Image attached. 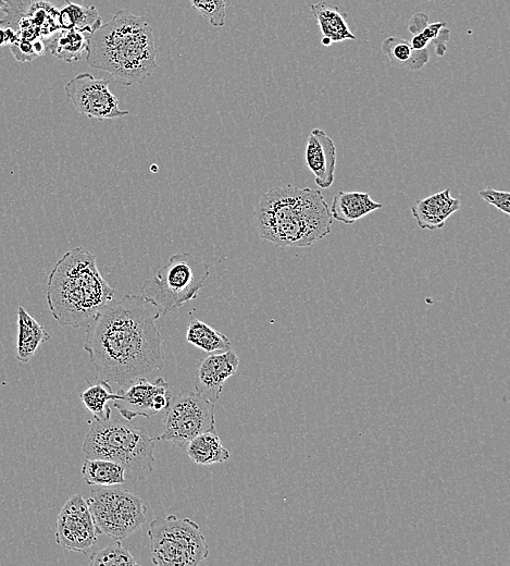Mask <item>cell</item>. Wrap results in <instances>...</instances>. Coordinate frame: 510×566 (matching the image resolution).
<instances>
[{
    "mask_svg": "<svg viewBox=\"0 0 510 566\" xmlns=\"http://www.w3.org/2000/svg\"><path fill=\"white\" fill-rule=\"evenodd\" d=\"M187 455L198 465H212L226 462L229 458L228 450L223 445L216 431H204L186 445Z\"/></svg>",
    "mask_w": 510,
    "mask_h": 566,
    "instance_id": "cell-20",
    "label": "cell"
},
{
    "mask_svg": "<svg viewBox=\"0 0 510 566\" xmlns=\"http://www.w3.org/2000/svg\"><path fill=\"white\" fill-rule=\"evenodd\" d=\"M82 475L89 485L112 487L126 482L125 469L117 463L104 458H85Z\"/></svg>",
    "mask_w": 510,
    "mask_h": 566,
    "instance_id": "cell-23",
    "label": "cell"
},
{
    "mask_svg": "<svg viewBox=\"0 0 510 566\" xmlns=\"http://www.w3.org/2000/svg\"><path fill=\"white\" fill-rule=\"evenodd\" d=\"M167 389V382L161 377L153 381L138 378L119 389L121 397L113 401L114 407L128 421L138 416L150 418L167 408L171 401Z\"/></svg>",
    "mask_w": 510,
    "mask_h": 566,
    "instance_id": "cell-13",
    "label": "cell"
},
{
    "mask_svg": "<svg viewBox=\"0 0 510 566\" xmlns=\"http://www.w3.org/2000/svg\"><path fill=\"white\" fill-rule=\"evenodd\" d=\"M99 534L86 500L82 494L72 495L58 514L55 542L65 550L87 554Z\"/></svg>",
    "mask_w": 510,
    "mask_h": 566,
    "instance_id": "cell-12",
    "label": "cell"
},
{
    "mask_svg": "<svg viewBox=\"0 0 510 566\" xmlns=\"http://www.w3.org/2000/svg\"><path fill=\"white\" fill-rule=\"evenodd\" d=\"M159 310L141 295L127 294L107 304L86 327L84 349L99 380L120 387L161 370Z\"/></svg>",
    "mask_w": 510,
    "mask_h": 566,
    "instance_id": "cell-1",
    "label": "cell"
},
{
    "mask_svg": "<svg viewBox=\"0 0 510 566\" xmlns=\"http://www.w3.org/2000/svg\"><path fill=\"white\" fill-rule=\"evenodd\" d=\"M109 84V79L80 73L65 84L64 91L77 112L88 118L108 120L127 115V110L120 109Z\"/></svg>",
    "mask_w": 510,
    "mask_h": 566,
    "instance_id": "cell-11",
    "label": "cell"
},
{
    "mask_svg": "<svg viewBox=\"0 0 510 566\" xmlns=\"http://www.w3.org/2000/svg\"><path fill=\"white\" fill-rule=\"evenodd\" d=\"M261 239L277 247H308L331 233L333 218L319 189L293 185L269 189L254 212Z\"/></svg>",
    "mask_w": 510,
    "mask_h": 566,
    "instance_id": "cell-2",
    "label": "cell"
},
{
    "mask_svg": "<svg viewBox=\"0 0 510 566\" xmlns=\"http://www.w3.org/2000/svg\"><path fill=\"white\" fill-rule=\"evenodd\" d=\"M425 1H435V0H425Z\"/></svg>",
    "mask_w": 510,
    "mask_h": 566,
    "instance_id": "cell-33",
    "label": "cell"
},
{
    "mask_svg": "<svg viewBox=\"0 0 510 566\" xmlns=\"http://www.w3.org/2000/svg\"><path fill=\"white\" fill-rule=\"evenodd\" d=\"M59 24L61 29L75 28L91 36L102 21L94 5L88 7L67 1L60 10Z\"/></svg>",
    "mask_w": 510,
    "mask_h": 566,
    "instance_id": "cell-25",
    "label": "cell"
},
{
    "mask_svg": "<svg viewBox=\"0 0 510 566\" xmlns=\"http://www.w3.org/2000/svg\"><path fill=\"white\" fill-rule=\"evenodd\" d=\"M214 424V403L197 391L186 390L171 398L163 431L153 440L185 446L198 434L213 429Z\"/></svg>",
    "mask_w": 510,
    "mask_h": 566,
    "instance_id": "cell-9",
    "label": "cell"
},
{
    "mask_svg": "<svg viewBox=\"0 0 510 566\" xmlns=\"http://www.w3.org/2000/svg\"><path fill=\"white\" fill-rule=\"evenodd\" d=\"M238 366L239 357L232 348L211 353L198 367L196 391L215 404L225 381L235 374Z\"/></svg>",
    "mask_w": 510,
    "mask_h": 566,
    "instance_id": "cell-14",
    "label": "cell"
},
{
    "mask_svg": "<svg viewBox=\"0 0 510 566\" xmlns=\"http://www.w3.org/2000/svg\"><path fill=\"white\" fill-rule=\"evenodd\" d=\"M460 209V200L446 188L434 195L418 200L411 207V213L422 230L441 229L446 220Z\"/></svg>",
    "mask_w": 510,
    "mask_h": 566,
    "instance_id": "cell-16",
    "label": "cell"
},
{
    "mask_svg": "<svg viewBox=\"0 0 510 566\" xmlns=\"http://www.w3.org/2000/svg\"><path fill=\"white\" fill-rule=\"evenodd\" d=\"M382 208L364 192H339L333 199L329 211L332 218L345 224H352L369 213Z\"/></svg>",
    "mask_w": 510,
    "mask_h": 566,
    "instance_id": "cell-18",
    "label": "cell"
},
{
    "mask_svg": "<svg viewBox=\"0 0 510 566\" xmlns=\"http://www.w3.org/2000/svg\"><path fill=\"white\" fill-rule=\"evenodd\" d=\"M90 37L75 28L60 29L49 41L48 51L65 62H76L87 53Z\"/></svg>",
    "mask_w": 510,
    "mask_h": 566,
    "instance_id": "cell-22",
    "label": "cell"
},
{
    "mask_svg": "<svg viewBox=\"0 0 510 566\" xmlns=\"http://www.w3.org/2000/svg\"><path fill=\"white\" fill-rule=\"evenodd\" d=\"M86 502L99 533L114 540L127 538L147 519L141 497L125 489H94Z\"/></svg>",
    "mask_w": 510,
    "mask_h": 566,
    "instance_id": "cell-8",
    "label": "cell"
},
{
    "mask_svg": "<svg viewBox=\"0 0 510 566\" xmlns=\"http://www.w3.org/2000/svg\"><path fill=\"white\" fill-rule=\"evenodd\" d=\"M17 330L16 359L25 364L50 340V334L23 306L17 308Z\"/></svg>",
    "mask_w": 510,
    "mask_h": 566,
    "instance_id": "cell-19",
    "label": "cell"
},
{
    "mask_svg": "<svg viewBox=\"0 0 510 566\" xmlns=\"http://www.w3.org/2000/svg\"><path fill=\"white\" fill-rule=\"evenodd\" d=\"M121 395L113 392L111 384L99 380L89 385L80 394V399L86 409L91 413L95 420H108L111 416V409L108 406L109 401L119 399Z\"/></svg>",
    "mask_w": 510,
    "mask_h": 566,
    "instance_id": "cell-26",
    "label": "cell"
},
{
    "mask_svg": "<svg viewBox=\"0 0 510 566\" xmlns=\"http://www.w3.org/2000/svg\"><path fill=\"white\" fill-rule=\"evenodd\" d=\"M192 9L213 27H222L226 17V0H189Z\"/></svg>",
    "mask_w": 510,
    "mask_h": 566,
    "instance_id": "cell-28",
    "label": "cell"
},
{
    "mask_svg": "<svg viewBox=\"0 0 510 566\" xmlns=\"http://www.w3.org/2000/svg\"><path fill=\"white\" fill-rule=\"evenodd\" d=\"M304 160L314 175L315 184L323 189L331 187L335 177L336 146L323 130L313 128L309 134Z\"/></svg>",
    "mask_w": 510,
    "mask_h": 566,
    "instance_id": "cell-15",
    "label": "cell"
},
{
    "mask_svg": "<svg viewBox=\"0 0 510 566\" xmlns=\"http://www.w3.org/2000/svg\"><path fill=\"white\" fill-rule=\"evenodd\" d=\"M148 537L156 566H196L210 552L200 526L189 518L158 516L149 525Z\"/></svg>",
    "mask_w": 510,
    "mask_h": 566,
    "instance_id": "cell-7",
    "label": "cell"
},
{
    "mask_svg": "<svg viewBox=\"0 0 510 566\" xmlns=\"http://www.w3.org/2000/svg\"><path fill=\"white\" fill-rule=\"evenodd\" d=\"M209 275L210 267L199 256L174 254L152 279L144 282L141 296L166 315L197 298Z\"/></svg>",
    "mask_w": 510,
    "mask_h": 566,
    "instance_id": "cell-6",
    "label": "cell"
},
{
    "mask_svg": "<svg viewBox=\"0 0 510 566\" xmlns=\"http://www.w3.org/2000/svg\"><path fill=\"white\" fill-rule=\"evenodd\" d=\"M381 49L389 62L397 67L420 70L430 61V49L414 50L403 38L389 36L382 42Z\"/></svg>",
    "mask_w": 510,
    "mask_h": 566,
    "instance_id": "cell-21",
    "label": "cell"
},
{
    "mask_svg": "<svg viewBox=\"0 0 510 566\" xmlns=\"http://www.w3.org/2000/svg\"><path fill=\"white\" fill-rule=\"evenodd\" d=\"M0 25L11 27L16 39L47 46L61 29L59 14L69 0H5Z\"/></svg>",
    "mask_w": 510,
    "mask_h": 566,
    "instance_id": "cell-10",
    "label": "cell"
},
{
    "mask_svg": "<svg viewBox=\"0 0 510 566\" xmlns=\"http://www.w3.org/2000/svg\"><path fill=\"white\" fill-rule=\"evenodd\" d=\"M90 566H135L137 562L121 540L94 552L89 556Z\"/></svg>",
    "mask_w": 510,
    "mask_h": 566,
    "instance_id": "cell-27",
    "label": "cell"
},
{
    "mask_svg": "<svg viewBox=\"0 0 510 566\" xmlns=\"http://www.w3.org/2000/svg\"><path fill=\"white\" fill-rule=\"evenodd\" d=\"M82 451L87 458H104L125 469L126 482L135 483L153 469L154 440L144 427L126 419L90 421Z\"/></svg>",
    "mask_w": 510,
    "mask_h": 566,
    "instance_id": "cell-5",
    "label": "cell"
},
{
    "mask_svg": "<svg viewBox=\"0 0 510 566\" xmlns=\"http://www.w3.org/2000/svg\"><path fill=\"white\" fill-rule=\"evenodd\" d=\"M428 24V15L423 12H418L411 16L408 22V30L414 35L420 33Z\"/></svg>",
    "mask_w": 510,
    "mask_h": 566,
    "instance_id": "cell-30",
    "label": "cell"
},
{
    "mask_svg": "<svg viewBox=\"0 0 510 566\" xmlns=\"http://www.w3.org/2000/svg\"><path fill=\"white\" fill-rule=\"evenodd\" d=\"M15 39L16 34L11 27L0 25V47L11 45Z\"/></svg>",
    "mask_w": 510,
    "mask_h": 566,
    "instance_id": "cell-31",
    "label": "cell"
},
{
    "mask_svg": "<svg viewBox=\"0 0 510 566\" xmlns=\"http://www.w3.org/2000/svg\"><path fill=\"white\" fill-rule=\"evenodd\" d=\"M114 295L98 270L97 256L83 246L66 251L47 281L49 310L63 327H87Z\"/></svg>",
    "mask_w": 510,
    "mask_h": 566,
    "instance_id": "cell-4",
    "label": "cell"
},
{
    "mask_svg": "<svg viewBox=\"0 0 510 566\" xmlns=\"http://www.w3.org/2000/svg\"><path fill=\"white\" fill-rule=\"evenodd\" d=\"M480 197L487 204L496 207L506 214H510V194L506 190L485 188L478 193Z\"/></svg>",
    "mask_w": 510,
    "mask_h": 566,
    "instance_id": "cell-29",
    "label": "cell"
},
{
    "mask_svg": "<svg viewBox=\"0 0 510 566\" xmlns=\"http://www.w3.org/2000/svg\"><path fill=\"white\" fill-rule=\"evenodd\" d=\"M153 30L146 16L122 9L101 24L88 42L89 66L108 72L125 86L144 83L158 67Z\"/></svg>",
    "mask_w": 510,
    "mask_h": 566,
    "instance_id": "cell-3",
    "label": "cell"
},
{
    "mask_svg": "<svg viewBox=\"0 0 510 566\" xmlns=\"http://www.w3.org/2000/svg\"><path fill=\"white\" fill-rule=\"evenodd\" d=\"M310 9L323 35L321 39L323 46H331L344 40H356V36L347 23V13L340 11L337 5L319 1L310 4Z\"/></svg>",
    "mask_w": 510,
    "mask_h": 566,
    "instance_id": "cell-17",
    "label": "cell"
},
{
    "mask_svg": "<svg viewBox=\"0 0 510 566\" xmlns=\"http://www.w3.org/2000/svg\"><path fill=\"white\" fill-rule=\"evenodd\" d=\"M186 341L206 353L224 352L231 348L229 339L206 322L189 315Z\"/></svg>",
    "mask_w": 510,
    "mask_h": 566,
    "instance_id": "cell-24",
    "label": "cell"
},
{
    "mask_svg": "<svg viewBox=\"0 0 510 566\" xmlns=\"http://www.w3.org/2000/svg\"><path fill=\"white\" fill-rule=\"evenodd\" d=\"M5 4H7L5 0H0V12L4 9Z\"/></svg>",
    "mask_w": 510,
    "mask_h": 566,
    "instance_id": "cell-32",
    "label": "cell"
}]
</instances>
